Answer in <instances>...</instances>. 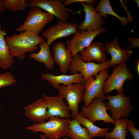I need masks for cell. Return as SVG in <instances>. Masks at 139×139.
Listing matches in <instances>:
<instances>
[{
    "instance_id": "obj_1",
    "label": "cell",
    "mask_w": 139,
    "mask_h": 139,
    "mask_svg": "<svg viewBox=\"0 0 139 139\" xmlns=\"http://www.w3.org/2000/svg\"><path fill=\"white\" fill-rule=\"evenodd\" d=\"M5 39L10 55L21 60L25 59L27 53L34 52L37 49L38 45L44 41L42 37L28 31L12 34Z\"/></svg>"
},
{
    "instance_id": "obj_2",
    "label": "cell",
    "mask_w": 139,
    "mask_h": 139,
    "mask_svg": "<svg viewBox=\"0 0 139 139\" xmlns=\"http://www.w3.org/2000/svg\"><path fill=\"white\" fill-rule=\"evenodd\" d=\"M49 121L38 124L34 123L27 127L26 129L37 133H43L44 137L48 139H61L66 137L69 131V119L55 116L49 118Z\"/></svg>"
},
{
    "instance_id": "obj_3",
    "label": "cell",
    "mask_w": 139,
    "mask_h": 139,
    "mask_svg": "<svg viewBox=\"0 0 139 139\" xmlns=\"http://www.w3.org/2000/svg\"><path fill=\"white\" fill-rule=\"evenodd\" d=\"M109 76L108 69H103L95 77L91 76L83 83L85 89L82 98L84 106H88L95 98L105 101L106 96L103 87L105 81Z\"/></svg>"
},
{
    "instance_id": "obj_4",
    "label": "cell",
    "mask_w": 139,
    "mask_h": 139,
    "mask_svg": "<svg viewBox=\"0 0 139 139\" xmlns=\"http://www.w3.org/2000/svg\"><path fill=\"white\" fill-rule=\"evenodd\" d=\"M54 17L48 12H43L39 8L32 7L24 22L15 30L20 33L28 31L38 35L47 23L53 20Z\"/></svg>"
},
{
    "instance_id": "obj_5",
    "label": "cell",
    "mask_w": 139,
    "mask_h": 139,
    "mask_svg": "<svg viewBox=\"0 0 139 139\" xmlns=\"http://www.w3.org/2000/svg\"><path fill=\"white\" fill-rule=\"evenodd\" d=\"M57 90V95L62 99H65L70 108L71 116L74 119H76L79 103L83 101L85 89L84 85L82 83H74L66 86L59 85Z\"/></svg>"
},
{
    "instance_id": "obj_6",
    "label": "cell",
    "mask_w": 139,
    "mask_h": 139,
    "mask_svg": "<svg viewBox=\"0 0 139 139\" xmlns=\"http://www.w3.org/2000/svg\"><path fill=\"white\" fill-rule=\"evenodd\" d=\"M134 78L126 63L115 66L111 75L104 83L103 90L105 94H108L116 90L118 93H123V87L125 81L128 80L132 82Z\"/></svg>"
},
{
    "instance_id": "obj_7",
    "label": "cell",
    "mask_w": 139,
    "mask_h": 139,
    "mask_svg": "<svg viewBox=\"0 0 139 139\" xmlns=\"http://www.w3.org/2000/svg\"><path fill=\"white\" fill-rule=\"evenodd\" d=\"M109 61L107 59L100 63L85 62L78 54L73 57L69 70L72 74L77 72L81 73L83 76L84 82L91 76L95 77L101 70L108 69L110 67Z\"/></svg>"
},
{
    "instance_id": "obj_8",
    "label": "cell",
    "mask_w": 139,
    "mask_h": 139,
    "mask_svg": "<svg viewBox=\"0 0 139 139\" xmlns=\"http://www.w3.org/2000/svg\"><path fill=\"white\" fill-rule=\"evenodd\" d=\"M108 102L105 103L111 113L112 118L114 120L128 117L133 107L130 103L131 98L125 96L123 93H118L116 95L106 96Z\"/></svg>"
},
{
    "instance_id": "obj_9",
    "label": "cell",
    "mask_w": 139,
    "mask_h": 139,
    "mask_svg": "<svg viewBox=\"0 0 139 139\" xmlns=\"http://www.w3.org/2000/svg\"><path fill=\"white\" fill-rule=\"evenodd\" d=\"M106 30L103 27L95 31L77 30L72 38L66 40V48L73 57L88 46L97 35Z\"/></svg>"
},
{
    "instance_id": "obj_10",
    "label": "cell",
    "mask_w": 139,
    "mask_h": 139,
    "mask_svg": "<svg viewBox=\"0 0 139 139\" xmlns=\"http://www.w3.org/2000/svg\"><path fill=\"white\" fill-rule=\"evenodd\" d=\"M27 6L31 8L36 7L43 9L61 21H67L70 16L68 11L74 14L76 13L66 8L61 0H30Z\"/></svg>"
},
{
    "instance_id": "obj_11",
    "label": "cell",
    "mask_w": 139,
    "mask_h": 139,
    "mask_svg": "<svg viewBox=\"0 0 139 139\" xmlns=\"http://www.w3.org/2000/svg\"><path fill=\"white\" fill-rule=\"evenodd\" d=\"M105 103L101 99L95 98L87 107H82L80 113L94 123L97 121H102L105 123L115 124V120L109 115Z\"/></svg>"
},
{
    "instance_id": "obj_12",
    "label": "cell",
    "mask_w": 139,
    "mask_h": 139,
    "mask_svg": "<svg viewBox=\"0 0 139 139\" xmlns=\"http://www.w3.org/2000/svg\"><path fill=\"white\" fill-rule=\"evenodd\" d=\"M77 26L74 23L59 21L44 31L42 34L49 46L57 39L74 34L77 31Z\"/></svg>"
},
{
    "instance_id": "obj_13",
    "label": "cell",
    "mask_w": 139,
    "mask_h": 139,
    "mask_svg": "<svg viewBox=\"0 0 139 139\" xmlns=\"http://www.w3.org/2000/svg\"><path fill=\"white\" fill-rule=\"evenodd\" d=\"M83 7L85 13L84 20L78 26L77 30L80 31H95L103 27L105 22L102 16L96 11L92 4L82 3H80Z\"/></svg>"
},
{
    "instance_id": "obj_14",
    "label": "cell",
    "mask_w": 139,
    "mask_h": 139,
    "mask_svg": "<svg viewBox=\"0 0 139 139\" xmlns=\"http://www.w3.org/2000/svg\"><path fill=\"white\" fill-rule=\"evenodd\" d=\"M118 39L115 37L111 42H107L104 46L105 51L111 56L109 61L110 67L126 63L128 61L132 55L133 52L131 50L122 49L119 45Z\"/></svg>"
},
{
    "instance_id": "obj_15",
    "label": "cell",
    "mask_w": 139,
    "mask_h": 139,
    "mask_svg": "<svg viewBox=\"0 0 139 139\" xmlns=\"http://www.w3.org/2000/svg\"><path fill=\"white\" fill-rule=\"evenodd\" d=\"M43 97L46 103L49 118L58 116L67 119L71 116L67 103L58 95L50 97L44 94Z\"/></svg>"
},
{
    "instance_id": "obj_16",
    "label": "cell",
    "mask_w": 139,
    "mask_h": 139,
    "mask_svg": "<svg viewBox=\"0 0 139 139\" xmlns=\"http://www.w3.org/2000/svg\"><path fill=\"white\" fill-rule=\"evenodd\" d=\"M23 108L25 110V116L32 122L41 123L49 118L46 103L43 98L24 106Z\"/></svg>"
},
{
    "instance_id": "obj_17",
    "label": "cell",
    "mask_w": 139,
    "mask_h": 139,
    "mask_svg": "<svg viewBox=\"0 0 139 139\" xmlns=\"http://www.w3.org/2000/svg\"><path fill=\"white\" fill-rule=\"evenodd\" d=\"M53 58L63 74H66L69 70L73 57L70 51L67 49L63 42L58 41L52 47Z\"/></svg>"
},
{
    "instance_id": "obj_18",
    "label": "cell",
    "mask_w": 139,
    "mask_h": 139,
    "mask_svg": "<svg viewBox=\"0 0 139 139\" xmlns=\"http://www.w3.org/2000/svg\"><path fill=\"white\" fill-rule=\"evenodd\" d=\"M85 62L95 61L100 63L106 61L107 53L104 46L100 42H92L87 47L79 53Z\"/></svg>"
},
{
    "instance_id": "obj_19",
    "label": "cell",
    "mask_w": 139,
    "mask_h": 139,
    "mask_svg": "<svg viewBox=\"0 0 139 139\" xmlns=\"http://www.w3.org/2000/svg\"><path fill=\"white\" fill-rule=\"evenodd\" d=\"M42 78L54 88L57 89L59 85L66 86L74 83H82L84 82L83 74L77 72L71 75H55L50 73H41Z\"/></svg>"
},
{
    "instance_id": "obj_20",
    "label": "cell",
    "mask_w": 139,
    "mask_h": 139,
    "mask_svg": "<svg viewBox=\"0 0 139 139\" xmlns=\"http://www.w3.org/2000/svg\"><path fill=\"white\" fill-rule=\"evenodd\" d=\"M40 50L38 53H30L29 57L38 62L43 63L47 68L52 69L55 65V61L50 50L49 46L46 41L41 42L39 46Z\"/></svg>"
},
{
    "instance_id": "obj_21",
    "label": "cell",
    "mask_w": 139,
    "mask_h": 139,
    "mask_svg": "<svg viewBox=\"0 0 139 139\" xmlns=\"http://www.w3.org/2000/svg\"><path fill=\"white\" fill-rule=\"evenodd\" d=\"M5 31L2 30L0 24V68L6 70L14 63V58L10 54L8 46L5 41Z\"/></svg>"
},
{
    "instance_id": "obj_22",
    "label": "cell",
    "mask_w": 139,
    "mask_h": 139,
    "mask_svg": "<svg viewBox=\"0 0 139 139\" xmlns=\"http://www.w3.org/2000/svg\"><path fill=\"white\" fill-rule=\"evenodd\" d=\"M77 119L80 125L87 129L92 139L96 137H105L110 128V127H106L101 128L97 126L80 113H79Z\"/></svg>"
},
{
    "instance_id": "obj_23",
    "label": "cell",
    "mask_w": 139,
    "mask_h": 139,
    "mask_svg": "<svg viewBox=\"0 0 139 139\" xmlns=\"http://www.w3.org/2000/svg\"><path fill=\"white\" fill-rule=\"evenodd\" d=\"M95 8L96 12L102 17L106 18L107 15H111L118 19L123 25L127 26L128 23L129 21L128 18L120 16L113 11L109 0H100Z\"/></svg>"
},
{
    "instance_id": "obj_24",
    "label": "cell",
    "mask_w": 139,
    "mask_h": 139,
    "mask_svg": "<svg viewBox=\"0 0 139 139\" xmlns=\"http://www.w3.org/2000/svg\"><path fill=\"white\" fill-rule=\"evenodd\" d=\"M77 119L69 120V131L66 137L71 139H92L90 137L87 129L83 127Z\"/></svg>"
},
{
    "instance_id": "obj_25",
    "label": "cell",
    "mask_w": 139,
    "mask_h": 139,
    "mask_svg": "<svg viewBox=\"0 0 139 139\" xmlns=\"http://www.w3.org/2000/svg\"><path fill=\"white\" fill-rule=\"evenodd\" d=\"M114 120V129L112 131L107 133L105 137L111 139H127V126L128 119L121 118Z\"/></svg>"
},
{
    "instance_id": "obj_26",
    "label": "cell",
    "mask_w": 139,
    "mask_h": 139,
    "mask_svg": "<svg viewBox=\"0 0 139 139\" xmlns=\"http://www.w3.org/2000/svg\"><path fill=\"white\" fill-rule=\"evenodd\" d=\"M29 2L28 0H3L4 7L13 12L24 10Z\"/></svg>"
},
{
    "instance_id": "obj_27",
    "label": "cell",
    "mask_w": 139,
    "mask_h": 139,
    "mask_svg": "<svg viewBox=\"0 0 139 139\" xmlns=\"http://www.w3.org/2000/svg\"><path fill=\"white\" fill-rule=\"evenodd\" d=\"M17 81L10 72L0 74V89L16 83Z\"/></svg>"
},
{
    "instance_id": "obj_28",
    "label": "cell",
    "mask_w": 139,
    "mask_h": 139,
    "mask_svg": "<svg viewBox=\"0 0 139 139\" xmlns=\"http://www.w3.org/2000/svg\"><path fill=\"white\" fill-rule=\"evenodd\" d=\"M135 124L134 121L129 120L127 125V131L131 134L134 139H139V130L135 127Z\"/></svg>"
},
{
    "instance_id": "obj_29",
    "label": "cell",
    "mask_w": 139,
    "mask_h": 139,
    "mask_svg": "<svg viewBox=\"0 0 139 139\" xmlns=\"http://www.w3.org/2000/svg\"><path fill=\"white\" fill-rule=\"evenodd\" d=\"M64 4L65 6L72 3H84L93 4L97 1L95 0H66L63 1Z\"/></svg>"
},
{
    "instance_id": "obj_30",
    "label": "cell",
    "mask_w": 139,
    "mask_h": 139,
    "mask_svg": "<svg viewBox=\"0 0 139 139\" xmlns=\"http://www.w3.org/2000/svg\"><path fill=\"white\" fill-rule=\"evenodd\" d=\"M127 40L130 42L131 44V46L127 48L128 49H130L131 48H139V38H128Z\"/></svg>"
},
{
    "instance_id": "obj_31",
    "label": "cell",
    "mask_w": 139,
    "mask_h": 139,
    "mask_svg": "<svg viewBox=\"0 0 139 139\" xmlns=\"http://www.w3.org/2000/svg\"><path fill=\"white\" fill-rule=\"evenodd\" d=\"M3 0H0V13L4 11Z\"/></svg>"
},
{
    "instance_id": "obj_32",
    "label": "cell",
    "mask_w": 139,
    "mask_h": 139,
    "mask_svg": "<svg viewBox=\"0 0 139 139\" xmlns=\"http://www.w3.org/2000/svg\"><path fill=\"white\" fill-rule=\"evenodd\" d=\"M136 69L137 74L138 75L139 74V59H137L136 60Z\"/></svg>"
},
{
    "instance_id": "obj_33",
    "label": "cell",
    "mask_w": 139,
    "mask_h": 139,
    "mask_svg": "<svg viewBox=\"0 0 139 139\" xmlns=\"http://www.w3.org/2000/svg\"><path fill=\"white\" fill-rule=\"evenodd\" d=\"M40 138L41 139H47V138H46L44 136H43L42 134L41 133H40ZM68 138H67V137H64L63 139H68Z\"/></svg>"
},
{
    "instance_id": "obj_34",
    "label": "cell",
    "mask_w": 139,
    "mask_h": 139,
    "mask_svg": "<svg viewBox=\"0 0 139 139\" xmlns=\"http://www.w3.org/2000/svg\"><path fill=\"white\" fill-rule=\"evenodd\" d=\"M136 2V3L138 7H139V1L138 0H134Z\"/></svg>"
},
{
    "instance_id": "obj_35",
    "label": "cell",
    "mask_w": 139,
    "mask_h": 139,
    "mask_svg": "<svg viewBox=\"0 0 139 139\" xmlns=\"http://www.w3.org/2000/svg\"><path fill=\"white\" fill-rule=\"evenodd\" d=\"M105 139H111L107 138H106V137H105Z\"/></svg>"
},
{
    "instance_id": "obj_36",
    "label": "cell",
    "mask_w": 139,
    "mask_h": 139,
    "mask_svg": "<svg viewBox=\"0 0 139 139\" xmlns=\"http://www.w3.org/2000/svg\"><path fill=\"white\" fill-rule=\"evenodd\" d=\"M1 107H0V111H1Z\"/></svg>"
}]
</instances>
